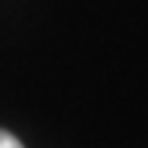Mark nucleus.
<instances>
[{
  "label": "nucleus",
  "instance_id": "obj_1",
  "mask_svg": "<svg viewBox=\"0 0 148 148\" xmlns=\"http://www.w3.org/2000/svg\"><path fill=\"white\" fill-rule=\"evenodd\" d=\"M0 148H23V146H21L10 133H3V130H0Z\"/></svg>",
  "mask_w": 148,
  "mask_h": 148
}]
</instances>
